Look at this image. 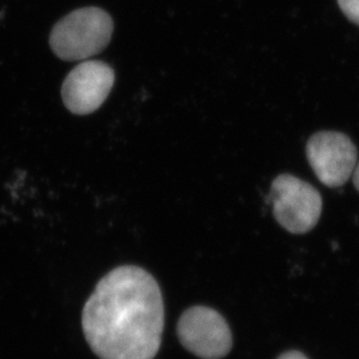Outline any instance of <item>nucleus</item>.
Returning a JSON list of instances; mask_svg holds the SVG:
<instances>
[{
    "mask_svg": "<svg viewBox=\"0 0 359 359\" xmlns=\"http://www.w3.org/2000/svg\"><path fill=\"white\" fill-rule=\"evenodd\" d=\"M177 335L182 346L203 359L227 356L233 346V336L220 313L206 306H194L180 316Z\"/></svg>",
    "mask_w": 359,
    "mask_h": 359,
    "instance_id": "4",
    "label": "nucleus"
},
{
    "mask_svg": "<svg viewBox=\"0 0 359 359\" xmlns=\"http://www.w3.org/2000/svg\"><path fill=\"white\" fill-rule=\"evenodd\" d=\"M353 177L355 187H356L357 191H358L359 192V163L358 164H357L356 168H355V171H353Z\"/></svg>",
    "mask_w": 359,
    "mask_h": 359,
    "instance_id": "9",
    "label": "nucleus"
},
{
    "mask_svg": "<svg viewBox=\"0 0 359 359\" xmlns=\"http://www.w3.org/2000/svg\"><path fill=\"white\" fill-rule=\"evenodd\" d=\"M273 215L292 234H306L319 222L322 198L311 184L285 173L272 182L270 190Z\"/></svg>",
    "mask_w": 359,
    "mask_h": 359,
    "instance_id": "3",
    "label": "nucleus"
},
{
    "mask_svg": "<svg viewBox=\"0 0 359 359\" xmlns=\"http://www.w3.org/2000/svg\"><path fill=\"white\" fill-rule=\"evenodd\" d=\"M114 24L106 11L83 7L62 18L51 29V50L63 61H81L104 50L112 39Z\"/></svg>",
    "mask_w": 359,
    "mask_h": 359,
    "instance_id": "2",
    "label": "nucleus"
},
{
    "mask_svg": "<svg viewBox=\"0 0 359 359\" xmlns=\"http://www.w3.org/2000/svg\"><path fill=\"white\" fill-rule=\"evenodd\" d=\"M306 154L320 182L334 189L344 185L357 165L356 146L342 133H316L307 142Z\"/></svg>",
    "mask_w": 359,
    "mask_h": 359,
    "instance_id": "5",
    "label": "nucleus"
},
{
    "mask_svg": "<svg viewBox=\"0 0 359 359\" xmlns=\"http://www.w3.org/2000/svg\"><path fill=\"white\" fill-rule=\"evenodd\" d=\"M278 359H309L300 351H287L279 356Z\"/></svg>",
    "mask_w": 359,
    "mask_h": 359,
    "instance_id": "8",
    "label": "nucleus"
},
{
    "mask_svg": "<svg viewBox=\"0 0 359 359\" xmlns=\"http://www.w3.org/2000/svg\"><path fill=\"white\" fill-rule=\"evenodd\" d=\"M339 7L349 20L359 26V0H337Z\"/></svg>",
    "mask_w": 359,
    "mask_h": 359,
    "instance_id": "7",
    "label": "nucleus"
},
{
    "mask_svg": "<svg viewBox=\"0 0 359 359\" xmlns=\"http://www.w3.org/2000/svg\"><path fill=\"white\" fill-rule=\"evenodd\" d=\"M81 325L102 359H154L164 329L162 291L139 266H119L102 277L83 309Z\"/></svg>",
    "mask_w": 359,
    "mask_h": 359,
    "instance_id": "1",
    "label": "nucleus"
},
{
    "mask_svg": "<svg viewBox=\"0 0 359 359\" xmlns=\"http://www.w3.org/2000/svg\"><path fill=\"white\" fill-rule=\"evenodd\" d=\"M114 81V70L105 62H83L72 69L62 85L65 107L77 116L95 112L109 97Z\"/></svg>",
    "mask_w": 359,
    "mask_h": 359,
    "instance_id": "6",
    "label": "nucleus"
}]
</instances>
